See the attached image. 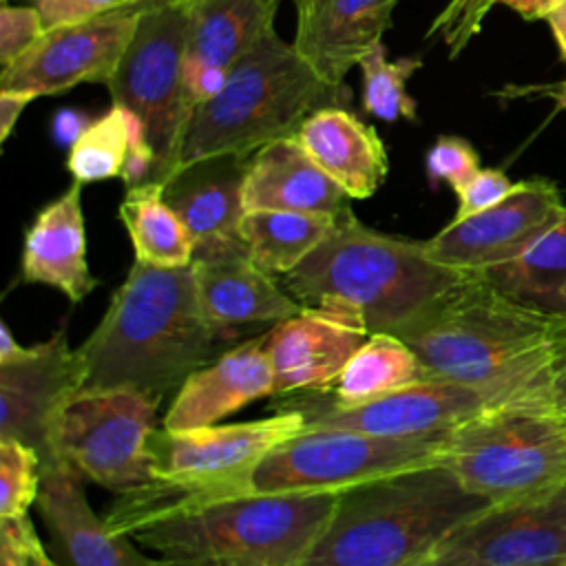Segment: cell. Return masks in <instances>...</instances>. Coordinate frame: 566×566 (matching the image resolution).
Here are the masks:
<instances>
[{
  "label": "cell",
  "instance_id": "cell-1",
  "mask_svg": "<svg viewBox=\"0 0 566 566\" xmlns=\"http://www.w3.org/2000/svg\"><path fill=\"white\" fill-rule=\"evenodd\" d=\"M396 336L433 380L533 391L566 358V312L526 305L467 272Z\"/></svg>",
  "mask_w": 566,
  "mask_h": 566
},
{
  "label": "cell",
  "instance_id": "cell-2",
  "mask_svg": "<svg viewBox=\"0 0 566 566\" xmlns=\"http://www.w3.org/2000/svg\"><path fill=\"white\" fill-rule=\"evenodd\" d=\"M228 340L203 316L190 265L157 268L135 259L102 321L77 347L84 387H130L164 398Z\"/></svg>",
  "mask_w": 566,
  "mask_h": 566
},
{
  "label": "cell",
  "instance_id": "cell-3",
  "mask_svg": "<svg viewBox=\"0 0 566 566\" xmlns=\"http://www.w3.org/2000/svg\"><path fill=\"white\" fill-rule=\"evenodd\" d=\"M486 509L442 462L363 482L338 493L325 533L301 566H424Z\"/></svg>",
  "mask_w": 566,
  "mask_h": 566
},
{
  "label": "cell",
  "instance_id": "cell-4",
  "mask_svg": "<svg viewBox=\"0 0 566 566\" xmlns=\"http://www.w3.org/2000/svg\"><path fill=\"white\" fill-rule=\"evenodd\" d=\"M340 491H243L199 500L137 528L161 566H301Z\"/></svg>",
  "mask_w": 566,
  "mask_h": 566
},
{
  "label": "cell",
  "instance_id": "cell-5",
  "mask_svg": "<svg viewBox=\"0 0 566 566\" xmlns=\"http://www.w3.org/2000/svg\"><path fill=\"white\" fill-rule=\"evenodd\" d=\"M464 274L429 259L422 241L371 230L349 210L332 234L283 276V287L303 305L345 301L360 312L371 334H396Z\"/></svg>",
  "mask_w": 566,
  "mask_h": 566
},
{
  "label": "cell",
  "instance_id": "cell-6",
  "mask_svg": "<svg viewBox=\"0 0 566 566\" xmlns=\"http://www.w3.org/2000/svg\"><path fill=\"white\" fill-rule=\"evenodd\" d=\"M338 93L298 55L294 42L272 29L228 71L223 88L195 108L170 172L214 155L252 157L259 148L296 135L314 111L338 106Z\"/></svg>",
  "mask_w": 566,
  "mask_h": 566
},
{
  "label": "cell",
  "instance_id": "cell-7",
  "mask_svg": "<svg viewBox=\"0 0 566 566\" xmlns=\"http://www.w3.org/2000/svg\"><path fill=\"white\" fill-rule=\"evenodd\" d=\"M440 462L491 506L539 500L566 482V422L542 389L449 431Z\"/></svg>",
  "mask_w": 566,
  "mask_h": 566
},
{
  "label": "cell",
  "instance_id": "cell-8",
  "mask_svg": "<svg viewBox=\"0 0 566 566\" xmlns=\"http://www.w3.org/2000/svg\"><path fill=\"white\" fill-rule=\"evenodd\" d=\"M159 402L130 387H82L57 420L53 467L66 464L117 495L148 484Z\"/></svg>",
  "mask_w": 566,
  "mask_h": 566
},
{
  "label": "cell",
  "instance_id": "cell-9",
  "mask_svg": "<svg viewBox=\"0 0 566 566\" xmlns=\"http://www.w3.org/2000/svg\"><path fill=\"white\" fill-rule=\"evenodd\" d=\"M195 0H146L135 35L108 80L113 104L135 113L157 155L150 181H164L175 166L188 111L184 60Z\"/></svg>",
  "mask_w": 566,
  "mask_h": 566
},
{
  "label": "cell",
  "instance_id": "cell-10",
  "mask_svg": "<svg viewBox=\"0 0 566 566\" xmlns=\"http://www.w3.org/2000/svg\"><path fill=\"white\" fill-rule=\"evenodd\" d=\"M444 436H380L340 427H305L252 473L250 489L345 491L363 482L442 460Z\"/></svg>",
  "mask_w": 566,
  "mask_h": 566
},
{
  "label": "cell",
  "instance_id": "cell-11",
  "mask_svg": "<svg viewBox=\"0 0 566 566\" xmlns=\"http://www.w3.org/2000/svg\"><path fill=\"white\" fill-rule=\"evenodd\" d=\"M305 427V416L292 407H279L274 416L234 424L186 431L161 427L150 442L155 478L199 489L214 500L252 491L254 469Z\"/></svg>",
  "mask_w": 566,
  "mask_h": 566
},
{
  "label": "cell",
  "instance_id": "cell-12",
  "mask_svg": "<svg viewBox=\"0 0 566 566\" xmlns=\"http://www.w3.org/2000/svg\"><path fill=\"white\" fill-rule=\"evenodd\" d=\"M542 389L522 391L511 387H480L451 380H422L354 407L332 405L310 391H298L287 394L292 398H279L276 409H298L305 416L307 427H340L400 438L442 436L497 405Z\"/></svg>",
  "mask_w": 566,
  "mask_h": 566
},
{
  "label": "cell",
  "instance_id": "cell-13",
  "mask_svg": "<svg viewBox=\"0 0 566 566\" xmlns=\"http://www.w3.org/2000/svg\"><path fill=\"white\" fill-rule=\"evenodd\" d=\"M84 387V367L60 329L44 343L20 345L0 323V438L38 451L42 473L55 464L53 436L71 398Z\"/></svg>",
  "mask_w": 566,
  "mask_h": 566
},
{
  "label": "cell",
  "instance_id": "cell-14",
  "mask_svg": "<svg viewBox=\"0 0 566 566\" xmlns=\"http://www.w3.org/2000/svg\"><path fill=\"white\" fill-rule=\"evenodd\" d=\"M564 212L566 203L551 179H524L495 206L453 219L436 237L422 241L424 252L444 268L484 272L520 256Z\"/></svg>",
  "mask_w": 566,
  "mask_h": 566
},
{
  "label": "cell",
  "instance_id": "cell-15",
  "mask_svg": "<svg viewBox=\"0 0 566 566\" xmlns=\"http://www.w3.org/2000/svg\"><path fill=\"white\" fill-rule=\"evenodd\" d=\"M144 2L44 35L0 75V88L57 95L82 82L108 84L139 24Z\"/></svg>",
  "mask_w": 566,
  "mask_h": 566
},
{
  "label": "cell",
  "instance_id": "cell-16",
  "mask_svg": "<svg viewBox=\"0 0 566 566\" xmlns=\"http://www.w3.org/2000/svg\"><path fill=\"white\" fill-rule=\"evenodd\" d=\"M566 559V482L539 500L491 506L451 533L424 566H531Z\"/></svg>",
  "mask_w": 566,
  "mask_h": 566
},
{
  "label": "cell",
  "instance_id": "cell-17",
  "mask_svg": "<svg viewBox=\"0 0 566 566\" xmlns=\"http://www.w3.org/2000/svg\"><path fill=\"white\" fill-rule=\"evenodd\" d=\"M371 332L356 307L338 298L305 305L263 334L274 396L321 391L336 382Z\"/></svg>",
  "mask_w": 566,
  "mask_h": 566
},
{
  "label": "cell",
  "instance_id": "cell-18",
  "mask_svg": "<svg viewBox=\"0 0 566 566\" xmlns=\"http://www.w3.org/2000/svg\"><path fill=\"white\" fill-rule=\"evenodd\" d=\"M190 272L203 316L223 336L243 325L285 321L305 307L256 265L241 237L195 243Z\"/></svg>",
  "mask_w": 566,
  "mask_h": 566
},
{
  "label": "cell",
  "instance_id": "cell-19",
  "mask_svg": "<svg viewBox=\"0 0 566 566\" xmlns=\"http://www.w3.org/2000/svg\"><path fill=\"white\" fill-rule=\"evenodd\" d=\"M268 396H274V376L261 334L192 371L177 389L161 427L168 431L210 427Z\"/></svg>",
  "mask_w": 566,
  "mask_h": 566
},
{
  "label": "cell",
  "instance_id": "cell-20",
  "mask_svg": "<svg viewBox=\"0 0 566 566\" xmlns=\"http://www.w3.org/2000/svg\"><path fill=\"white\" fill-rule=\"evenodd\" d=\"M398 0H312L298 11L294 46L332 88H343L347 71L360 62L391 27Z\"/></svg>",
  "mask_w": 566,
  "mask_h": 566
},
{
  "label": "cell",
  "instance_id": "cell-21",
  "mask_svg": "<svg viewBox=\"0 0 566 566\" xmlns=\"http://www.w3.org/2000/svg\"><path fill=\"white\" fill-rule=\"evenodd\" d=\"M82 482L84 478L66 464L42 473L35 506L64 557L62 566H161L157 557H144L128 535L108 531L88 506Z\"/></svg>",
  "mask_w": 566,
  "mask_h": 566
},
{
  "label": "cell",
  "instance_id": "cell-22",
  "mask_svg": "<svg viewBox=\"0 0 566 566\" xmlns=\"http://www.w3.org/2000/svg\"><path fill=\"white\" fill-rule=\"evenodd\" d=\"M349 195L307 155L296 135L259 148L243 181L245 210H292L343 217Z\"/></svg>",
  "mask_w": 566,
  "mask_h": 566
},
{
  "label": "cell",
  "instance_id": "cell-23",
  "mask_svg": "<svg viewBox=\"0 0 566 566\" xmlns=\"http://www.w3.org/2000/svg\"><path fill=\"white\" fill-rule=\"evenodd\" d=\"M22 281L51 285L71 303H80L95 290L97 279L86 261L80 181L44 206L24 232Z\"/></svg>",
  "mask_w": 566,
  "mask_h": 566
},
{
  "label": "cell",
  "instance_id": "cell-24",
  "mask_svg": "<svg viewBox=\"0 0 566 566\" xmlns=\"http://www.w3.org/2000/svg\"><path fill=\"white\" fill-rule=\"evenodd\" d=\"M307 155L349 195L371 197L387 177V148L374 126L340 106L314 111L296 130Z\"/></svg>",
  "mask_w": 566,
  "mask_h": 566
},
{
  "label": "cell",
  "instance_id": "cell-25",
  "mask_svg": "<svg viewBox=\"0 0 566 566\" xmlns=\"http://www.w3.org/2000/svg\"><path fill=\"white\" fill-rule=\"evenodd\" d=\"M250 157L214 155L170 172L164 199L186 223L195 243L219 237H239L245 214L243 181Z\"/></svg>",
  "mask_w": 566,
  "mask_h": 566
},
{
  "label": "cell",
  "instance_id": "cell-26",
  "mask_svg": "<svg viewBox=\"0 0 566 566\" xmlns=\"http://www.w3.org/2000/svg\"><path fill=\"white\" fill-rule=\"evenodd\" d=\"M279 0H195L184 64L230 71L274 27Z\"/></svg>",
  "mask_w": 566,
  "mask_h": 566
},
{
  "label": "cell",
  "instance_id": "cell-27",
  "mask_svg": "<svg viewBox=\"0 0 566 566\" xmlns=\"http://www.w3.org/2000/svg\"><path fill=\"white\" fill-rule=\"evenodd\" d=\"M422 380L433 378L416 352L391 332H374L356 349L332 387L310 394L332 405L354 407Z\"/></svg>",
  "mask_w": 566,
  "mask_h": 566
},
{
  "label": "cell",
  "instance_id": "cell-28",
  "mask_svg": "<svg viewBox=\"0 0 566 566\" xmlns=\"http://www.w3.org/2000/svg\"><path fill=\"white\" fill-rule=\"evenodd\" d=\"M338 219L316 212L245 210L239 237L256 265L285 276L332 234Z\"/></svg>",
  "mask_w": 566,
  "mask_h": 566
},
{
  "label": "cell",
  "instance_id": "cell-29",
  "mask_svg": "<svg viewBox=\"0 0 566 566\" xmlns=\"http://www.w3.org/2000/svg\"><path fill=\"white\" fill-rule=\"evenodd\" d=\"M119 219L133 241L135 259L157 268H186L195 254V239L164 199L161 181H144L126 190Z\"/></svg>",
  "mask_w": 566,
  "mask_h": 566
},
{
  "label": "cell",
  "instance_id": "cell-30",
  "mask_svg": "<svg viewBox=\"0 0 566 566\" xmlns=\"http://www.w3.org/2000/svg\"><path fill=\"white\" fill-rule=\"evenodd\" d=\"M478 274L515 301L562 312L559 294L566 285V212L520 256Z\"/></svg>",
  "mask_w": 566,
  "mask_h": 566
},
{
  "label": "cell",
  "instance_id": "cell-31",
  "mask_svg": "<svg viewBox=\"0 0 566 566\" xmlns=\"http://www.w3.org/2000/svg\"><path fill=\"white\" fill-rule=\"evenodd\" d=\"M130 139V111L113 104L108 113L88 122L71 144L66 170L80 184L104 181L122 175Z\"/></svg>",
  "mask_w": 566,
  "mask_h": 566
},
{
  "label": "cell",
  "instance_id": "cell-32",
  "mask_svg": "<svg viewBox=\"0 0 566 566\" xmlns=\"http://www.w3.org/2000/svg\"><path fill=\"white\" fill-rule=\"evenodd\" d=\"M420 57L387 60L385 44H376L358 62L363 71V106L369 115L396 122H416V99L407 93V80L420 69Z\"/></svg>",
  "mask_w": 566,
  "mask_h": 566
},
{
  "label": "cell",
  "instance_id": "cell-33",
  "mask_svg": "<svg viewBox=\"0 0 566 566\" xmlns=\"http://www.w3.org/2000/svg\"><path fill=\"white\" fill-rule=\"evenodd\" d=\"M42 489V458L35 449L0 438V517L27 515Z\"/></svg>",
  "mask_w": 566,
  "mask_h": 566
},
{
  "label": "cell",
  "instance_id": "cell-34",
  "mask_svg": "<svg viewBox=\"0 0 566 566\" xmlns=\"http://www.w3.org/2000/svg\"><path fill=\"white\" fill-rule=\"evenodd\" d=\"M495 4L500 0H449L431 22L427 38L440 40L449 55L455 57L480 33L484 18Z\"/></svg>",
  "mask_w": 566,
  "mask_h": 566
},
{
  "label": "cell",
  "instance_id": "cell-35",
  "mask_svg": "<svg viewBox=\"0 0 566 566\" xmlns=\"http://www.w3.org/2000/svg\"><path fill=\"white\" fill-rule=\"evenodd\" d=\"M478 170L480 157L462 137L442 135L427 153V175L431 184L447 181L453 190H460Z\"/></svg>",
  "mask_w": 566,
  "mask_h": 566
},
{
  "label": "cell",
  "instance_id": "cell-36",
  "mask_svg": "<svg viewBox=\"0 0 566 566\" xmlns=\"http://www.w3.org/2000/svg\"><path fill=\"white\" fill-rule=\"evenodd\" d=\"M44 35L42 15L35 7H11L9 2L0 9V66L9 69L20 55H24Z\"/></svg>",
  "mask_w": 566,
  "mask_h": 566
},
{
  "label": "cell",
  "instance_id": "cell-37",
  "mask_svg": "<svg viewBox=\"0 0 566 566\" xmlns=\"http://www.w3.org/2000/svg\"><path fill=\"white\" fill-rule=\"evenodd\" d=\"M46 559L29 515L0 517V566H40Z\"/></svg>",
  "mask_w": 566,
  "mask_h": 566
},
{
  "label": "cell",
  "instance_id": "cell-38",
  "mask_svg": "<svg viewBox=\"0 0 566 566\" xmlns=\"http://www.w3.org/2000/svg\"><path fill=\"white\" fill-rule=\"evenodd\" d=\"M513 186L515 184L506 177L504 170L480 168L460 190H455L458 210L453 219H464L495 206L513 190Z\"/></svg>",
  "mask_w": 566,
  "mask_h": 566
},
{
  "label": "cell",
  "instance_id": "cell-39",
  "mask_svg": "<svg viewBox=\"0 0 566 566\" xmlns=\"http://www.w3.org/2000/svg\"><path fill=\"white\" fill-rule=\"evenodd\" d=\"M144 0H33V7L42 15L44 31L77 24L124 7L139 4Z\"/></svg>",
  "mask_w": 566,
  "mask_h": 566
},
{
  "label": "cell",
  "instance_id": "cell-40",
  "mask_svg": "<svg viewBox=\"0 0 566 566\" xmlns=\"http://www.w3.org/2000/svg\"><path fill=\"white\" fill-rule=\"evenodd\" d=\"M228 71L212 64H184V104L188 115L210 102L226 84Z\"/></svg>",
  "mask_w": 566,
  "mask_h": 566
},
{
  "label": "cell",
  "instance_id": "cell-41",
  "mask_svg": "<svg viewBox=\"0 0 566 566\" xmlns=\"http://www.w3.org/2000/svg\"><path fill=\"white\" fill-rule=\"evenodd\" d=\"M35 99L33 93L27 91H11V88H0V144L7 142L11 135L18 117L22 115L24 106Z\"/></svg>",
  "mask_w": 566,
  "mask_h": 566
},
{
  "label": "cell",
  "instance_id": "cell-42",
  "mask_svg": "<svg viewBox=\"0 0 566 566\" xmlns=\"http://www.w3.org/2000/svg\"><path fill=\"white\" fill-rule=\"evenodd\" d=\"M546 22H548V29H551V33H553V38H555V44H557V49H559V55H562V60L566 62V4L564 7H559L557 11H553L548 18H546ZM542 95H551L559 106H566V80L564 82H559V88L555 86V88H542L539 91Z\"/></svg>",
  "mask_w": 566,
  "mask_h": 566
},
{
  "label": "cell",
  "instance_id": "cell-43",
  "mask_svg": "<svg viewBox=\"0 0 566 566\" xmlns=\"http://www.w3.org/2000/svg\"><path fill=\"white\" fill-rule=\"evenodd\" d=\"M524 20H546L553 11L566 4V0H500Z\"/></svg>",
  "mask_w": 566,
  "mask_h": 566
},
{
  "label": "cell",
  "instance_id": "cell-44",
  "mask_svg": "<svg viewBox=\"0 0 566 566\" xmlns=\"http://www.w3.org/2000/svg\"><path fill=\"white\" fill-rule=\"evenodd\" d=\"M546 396H548L551 405L557 409V413L566 422V358L553 369V374L548 378Z\"/></svg>",
  "mask_w": 566,
  "mask_h": 566
},
{
  "label": "cell",
  "instance_id": "cell-45",
  "mask_svg": "<svg viewBox=\"0 0 566 566\" xmlns=\"http://www.w3.org/2000/svg\"><path fill=\"white\" fill-rule=\"evenodd\" d=\"M86 124H88V122H84L77 113H73V111H62V113L55 117L53 128H55L57 139L73 144V142L80 137V133L84 130Z\"/></svg>",
  "mask_w": 566,
  "mask_h": 566
},
{
  "label": "cell",
  "instance_id": "cell-46",
  "mask_svg": "<svg viewBox=\"0 0 566 566\" xmlns=\"http://www.w3.org/2000/svg\"><path fill=\"white\" fill-rule=\"evenodd\" d=\"M531 566H566V559H555V562H542V564H531Z\"/></svg>",
  "mask_w": 566,
  "mask_h": 566
},
{
  "label": "cell",
  "instance_id": "cell-47",
  "mask_svg": "<svg viewBox=\"0 0 566 566\" xmlns=\"http://www.w3.org/2000/svg\"><path fill=\"white\" fill-rule=\"evenodd\" d=\"M292 2L296 4V13H298V11H303V9H307V7L312 4V0H292Z\"/></svg>",
  "mask_w": 566,
  "mask_h": 566
},
{
  "label": "cell",
  "instance_id": "cell-48",
  "mask_svg": "<svg viewBox=\"0 0 566 566\" xmlns=\"http://www.w3.org/2000/svg\"><path fill=\"white\" fill-rule=\"evenodd\" d=\"M559 310L566 312V285H564V290H562V294H559Z\"/></svg>",
  "mask_w": 566,
  "mask_h": 566
},
{
  "label": "cell",
  "instance_id": "cell-49",
  "mask_svg": "<svg viewBox=\"0 0 566 566\" xmlns=\"http://www.w3.org/2000/svg\"><path fill=\"white\" fill-rule=\"evenodd\" d=\"M40 566H62V564H57L55 559H46V562H42Z\"/></svg>",
  "mask_w": 566,
  "mask_h": 566
}]
</instances>
